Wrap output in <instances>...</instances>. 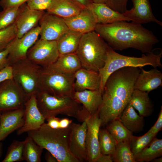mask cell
Masks as SVG:
<instances>
[{
	"label": "cell",
	"instance_id": "obj_8",
	"mask_svg": "<svg viewBox=\"0 0 162 162\" xmlns=\"http://www.w3.org/2000/svg\"><path fill=\"white\" fill-rule=\"evenodd\" d=\"M13 79L24 92L28 98L39 91L42 67L27 58L17 61L10 65Z\"/></svg>",
	"mask_w": 162,
	"mask_h": 162
},
{
	"label": "cell",
	"instance_id": "obj_17",
	"mask_svg": "<svg viewBox=\"0 0 162 162\" xmlns=\"http://www.w3.org/2000/svg\"><path fill=\"white\" fill-rule=\"evenodd\" d=\"M132 1L133 7L123 13L130 21L141 24L154 22L162 26V22L153 15L149 0H132Z\"/></svg>",
	"mask_w": 162,
	"mask_h": 162
},
{
	"label": "cell",
	"instance_id": "obj_1",
	"mask_svg": "<svg viewBox=\"0 0 162 162\" xmlns=\"http://www.w3.org/2000/svg\"><path fill=\"white\" fill-rule=\"evenodd\" d=\"M140 71L139 68L125 67L116 70L108 77L102 94V103L98 111L101 126L119 117L129 102Z\"/></svg>",
	"mask_w": 162,
	"mask_h": 162
},
{
	"label": "cell",
	"instance_id": "obj_29",
	"mask_svg": "<svg viewBox=\"0 0 162 162\" xmlns=\"http://www.w3.org/2000/svg\"><path fill=\"white\" fill-rule=\"evenodd\" d=\"M162 155V140L154 137L142 151L134 155L136 162H149Z\"/></svg>",
	"mask_w": 162,
	"mask_h": 162
},
{
	"label": "cell",
	"instance_id": "obj_19",
	"mask_svg": "<svg viewBox=\"0 0 162 162\" xmlns=\"http://www.w3.org/2000/svg\"><path fill=\"white\" fill-rule=\"evenodd\" d=\"M64 19L69 29L82 34L94 30L98 24L93 14L87 7L76 15Z\"/></svg>",
	"mask_w": 162,
	"mask_h": 162
},
{
	"label": "cell",
	"instance_id": "obj_25",
	"mask_svg": "<svg viewBox=\"0 0 162 162\" xmlns=\"http://www.w3.org/2000/svg\"><path fill=\"white\" fill-rule=\"evenodd\" d=\"M143 117L138 115L129 103L119 118L124 126L133 133L141 131L144 125Z\"/></svg>",
	"mask_w": 162,
	"mask_h": 162
},
{
	"label": "cell",
	"instance_id": "obj_28",
	"mask_svg": "<svg viewBox=\"0 0 162 162\" xmlns=\"http://www.w3.org/2000/svg\"><path fill=\"white\" fill-rule=\"evenodd\" d=\"M50 66L67 74H74L82 68L80 61L76 53L60 55L56 61Z\"/></svg>",
	"mask_w": 162,
	"mask_h": 162
},
{
	"label": "cell",
	"instance_id": "obj_48",
	"mask_svg": "<svg viewBox=\"0 0 162 162\" xmlns=\"http://www.w3.org/2000/svg\"><path fill=\"white\" fill-rule=\"evenodd\" d=\"M84 7H87L92 3L90 0H71Z\"/></svg>",
	"mask_w": 162,
	"mask_h": 162
},
{
	"label": "cell",
	"instance_id": "obj_38",
	"mask_svg": "<svg viewBox=\"0 0 162 162\" xmlns=\"http://www.w3.org/2000/svg\"><path fill=\"white\" fill-rule=\"evenodd\" d=\"M52 0H28L26 3L31 9L36 10H47Z\"/></svg>",
	"mask_w": 162,
	"mask_h": 162
},
{
	"label": "cell",
	"instance_id": "obj_47",
	"mask_svg": "<svg viewBox=\"0 0 162 162\" xmlns=\"http://www.w3.org/2000/svg\"><path fill=\"white\" fill-rule=\"evenodd\" d=\"M44 158L47 162H58L56 157L47 151L45 154Z\"/></svg>",
	"mask_w": 162,
	"mask_h": 162
},
{
	"label": "cell",
	"instance_id": "obj_15",
	"mask_svg": "<svg viewBox=\"0 0 162 162\" xmlns=\"http://www.w3.org/2000/svg\"><path fill=\"white\" fill-rule=\"evenodd\" d=\"M44 10L30 9L26 2L20 7L19 11L15 22L17 30L16 37L20 38L25 34L38 26L45 13Z\"/></svg>",
	"mask_w": 162,
	"mask_h": 162
},
{
	"label": "cell",
	"instance_id": "obj_35",
	"mask_svg": "<svg viewBox=\"0 0 162 162\" xmlns=\"http://www.w3.org/2000/svg\"><path fill=\"white\" fill-rule=\"evenodd\" d=\"M156 134H153L147 132L144 135L136 136L133 135L129 140L130 148L134 155L142 151L155 137Z\"/></svg>",
	"mask_w": 162,
	"mask_h": 162
},
{
	"label": "cell",
	"instance_id": "obj_11",
	"mask_svg": "<svg viewBox=\"0 0 162 162\" xmlns=\"http://www.w3.org/2000/svg\"><path fill=\"white\" fill-rule=\"evenodd\" d=\"M87 129L86 121L81 124L72 122L69 141V148L71 154L79 162L88 161L86 136Z\"/></svg>",
	"mask_w": 162,
	"mask_h": 162
},
{
	"label": "cell",
	"instance_id": "obj_20",
	"mask_svg": "<svg viewBox=\"0 0 162 162\" xmlns=\"http://www.w3.org/2000/svg\"><path fill=\"white\" fill-rule=\"evenodd\" d=\"M87 7L93 14L97 24H108L120 21H130L123 13L113 10L106 4L92 2Z\"/></svg>",
	"mask_w": 162,
	"mask_h": 162
},
{
	"label": "cell",
	"instance_id": "obj_30",
	"mask_svg": "<svg viewBox=\"0 0 162 162\" xmlns=\"http://www.w3.org/2000/svg\"><path fill=\"white\" fill-rule=\"evenodd\" d=\"M44 149L28 136L25 140L23 152V160L27 162H40Z\"/></svg>",
	"mask_w": 162,
	"mask_h": 162
},
{
	"label": "cell",
	"instance_id": "obj_52",
	"mask_svg": "<svg viewBox=\"0 0 162 162\" xmlns=\"http://www.w3.org/2000/svg\"><path fill=\"white\" fill-rule=\"evenodd\" d=\"M1 112L0 111V114H1Z\"/></svg>",
	"mask_w": 162,
	"mask_h": 162
},
{
	"label": "cell",
	"instance_id": "obj_10",
	"mask_svg": "<svg viewBox=\"0 0 162 162\" xmlns=\"http://www.w3.org/2000/svg\"><path fill=\"white\" fill-rule=\"evenodd\" d=\"M59 55L56 41L40 38L28 50L26 57L36 64L45 67L54 63Z\"/></svg>",
	"mask_w": 162,
	"mask_h": 162
},
{
	"label": "cell",
	"instance_id": "obj_3",
	"mask_svg": "<svg viewBox=\"0 0 162 162\" xmlns=\"http://www.w3.org/2000/svg\"><path fill=\"white\" fill-rule=\"evenodd\" d=\"M70 129V124L66 128L54 129L44 122L38 129L27 133L37 144L55 156L58 162H79L69 149Z\"/></svg>",
	"mask_w": 162,
	"mask_h": 162
},
{
	"label": "cell",
	"instance_id": "obj_40",
	"mask_svg": "<svg viewBox=\"0 0 162 162\" xmlns=\"http://www.w3.org/2000/svg\"><path fill=\"white\" fill-rule=\"evenodd\" d=\"M12 42L5 49L0 52V71L10 65L8 56L12 48Z\"/></svg>",
	"mask_w": 162,
	"mask_h": 162
},
{
	"label": "cell",
	"instance_id": "obj_6",
	"mask_svg": "<svg viewBox=\"0 0 162 162\" xmlns=\"http://www.w3.org/2000/svg\"><path fill=\"white\" fill-rule=\"evenodd\" d=\"M35 96L38 108L45 120L62 115L79 121L82 106L73 98L57 97L42 91H39Z\"/></svg>",
	"mask_w": 162,
	"mask_h": 162
},
{
	"label": "cell",
	"instance_id": "obj_7",
	"mask_svg": "<svg viewBox=\"0 0 162 162\" xmlns=\"http://www.w3.org/2000/svg\"><path fill=\"white\" fill-rule=\"evenodd\" d=\"M74 81V74L62 73L50 66L42 67L39 91L57 97L73 98Z\"/></svg>",
	"mask_w": 162,
	"mask_h": 162
},
{
	"label": "cell",
	"instance_id": "obj_42",
	"mask_svg": "<svg viewBox=\"0 0 162 162\" xmlns=\"http://www.w3.org/2000/svg\"><path fill=\"white\" fill-rule=\"evenodd\" d=\"M13 79L12 70L10 65L0 71V83L5 80Z\"/></svg>",
	"mask_w": 162,
	"mask_h": 162
},
{
	"label": "cell",
	"instance_id": "obj_45",
	"mask_svg": "<svg viewBox=\"0 0 162 162\" xmlns=\"http://www.w3.org/2000/svg\"><path fill=\"white\" fill-rule=\"evenodd\" d=\"M113 162L111 155H106L100 154L96 162Z\"/></svg>",
	"mask_w": 162,
	"mask_h": 162
},
{
	"label": "cell",
	"instance_id": "obj_39",
	"mask_svg": "<svg viewBox=\"0 0 162 162\" xmlns=\"http://www.w3.org/2000/svg\"><path fill=\"white\" fill-rule=\"evenodd\" d=\"M128 0H107L106 4L113 10L123 13L127 10Z\"/></svg>",
	"mask_w": 162,
	"mask_h": 162
},
{
	"label": "cell",
	"instance_id": "obj_31",
	"mask_svg": "<svg viewBox=\"0 0 162 162\" xmlns=\"http://www.w3.org/2000/svg\"><path fill=\"white\" fill-rule=\"evenodd\" d=\"M106 125V130L117 142L129 140L133 135V133L124 126L119 118L112 120Z\"/></svg>",
	"mask_w": 162,
	"mask_h": 162
},
{
	"label": "cell",
	"instance_id": "obj_36",
	"mask_svg": "<svg viewBox=\"0 0 162 162\" xmlns=\"http://www.w3.org/2000/svg\"><path fill=\"white\" fill-rule=\"evenodd\" d=\"M19 7L3 9L0 12V31L14 24L18 14Z\"/></svg>",
	"mask_w": 162,
	"mask_h": 162
},
{
	"label": "cell",
	"instance_id": "obj_44",
	"mask_svg": "<svg viewBox=\"0 0 162 162\" xmlns=\"http://www.w3.org/2000/svg\"><path fill=\"white\" fill-rule=\"evenodd\" d=\"M60 119L56 116L52 117L47 119V124L51 128L54 129L59 128V122Z\"/></svg>",
	"mask_w": 162,
	"mask_h": 162
},
{
	"label": "cell",
	"instance_id": "obj_18",
	"mask_svg": "<svg viewBox=\"0 0 162 162\" xmlns=\"http://www.w3.org/2000/svg\"><path fill=\"white\" fill-rule=\"evenodd\" d=\"M24 111L25 108L1 112L0 115V142L23 125Z\"/></svg>",
	"mask_w": 162,
	"mask_h": 162
},
{
	"label": "cell",
	"instance_id": "obj_26",
	"mask_svg": "<svg viewBox=\"0 0 162 162\" xmlns=\"http://www.w3.org/2000/svg\"><path fill=\"white\" fill-rule=\"evenodd\" d=\"M148 92L134 89L129 103L144 117L149 116L153 111V106Z\"/></svg>",
	"mask_w": 162,
	"mask_h": 162
},
{
	"label": "cell",
	"instance_id": "obj_27",
	"mask_svg": "<svg viewBox=\"0 0 162 162\" xmlns=\"http://www.w3.org/2000/svg\"><path fill=\"white\" fill-rule=\"evenodd\" d=\"M83 34L69 30L56 41L60 55L76 53Z\"/></svg>",
	"mask_w": 162,
	"mask_h": 162
},
{
	"label": "cell",
	"instance_id": "obj_9",
	"mask_svg": "<svg viewBox=\"0 0 162 162\" xmlns=\"http://www.w3.org/2000/svg\"><path fill=\"white\" fill-rule=\"evenodd\" d=\"M28 98L13 79L0 83V111L25 108Z\"/></svg>",
	"mask_w": 162,
	"mask_h": 162
},
{
	"label": "cell",
	"instance_id": "obj_5",
	"mask_svg": "<svg viewBox=\"0 0 162 162\" xmlns=\"http://www.w3.org/2000/svg\"><path fill=\"white\" fill-rule=\"evenodd\" d=\"M108 46L94 30L83 34L76 53L82 68L98 72L105 64Z\"/></svg>",
	"mask_w": 162,
	"mask_h": 162
},
{
	"label": "cell",
	"instance_id": "obj_4",
	"mask_svg": "<svg viewBox=\"0 0 162 162\" xmlns=\"http://www.w3.org/2000/svg\"><path fill=\"white\" fill-rule=\"evenodd\" d=\"M162 57V51L156 54L152 50L146 55L143 54L140 57L125 56L116 52L109 46L105 64L98 71L100 79V90L102 93L107 78L116 70L125 67L141 68L148 65L152 66L154 68H161L162 67L161 62Z\"/></svg>",
	"mask_w": 162,
	"mask_h": 162
},
{
	"label": "cell",
	"instance_id": "obj_21",
	"mask_svg": "<svg viewBox=\"0 0 162 162\" xmlns=\"http://www.w3.org/2000/svg\"><path fill=\"white\" fill-rule=\"evenodd\" d=\"M74 77L75 91L100 90V79L98 72L82 68L74 74Z\"/></svg>",
	"mask_w": 162,
	"mask_h": 162
},
{
	"label": "cell",
	"instance_id": "obj_22",
	"mask_svg": "<svg viewBox=\"0 0 162 162\" xmlns=\"http://www.w3.org/2000/svg\"><path fill=\"white\" fill-rule=\"evenodd\" d=\"M136 81L134 89L149 93L162 85V73L157 68L146 71L142 68Z\"/></svg>",
	"mask_w": 162,
	"mask_h": 162
},
{
	"label": "cell",
	"instance_id": "obj_12",
	"mask_svg": "<svg viewBox=\"0 0 162 162\" xmlns=\"http://www.w3.org/2000/svg\"><path fill=\"white\" fill-rule=\"evenodd\" d=\"M39 23L40 28V38L50 41H57L69 30L64 19L45 12Z\"/></svg>",
	"mask_w": 162,
	"mask_h": 162
},
{
	"label": "cell",
	"instance_id": "obj_33",
	"mask_svg": "<svg viewBox=\"0 0 162 162\" xmlns=\"http://www.w3.org/2000/svg\"><path fill=\"white\" fill-rule=\"evenodd\" d=\"M99 141L101 154L113 155L117 142L106 129H100Z\"/></svg>",
	"mask_w": 162,
	"mask_h": 162
},
{
	"label": "cell",
	"instance_id": "obj_49",
	"mask_svg": "<svg viewBox=\"0 0 162 162\" xmlns=\"http://www.w3.org/2000/svg\"><path fill=\"white\" fill-rule=\"evenodd\" d=\"M92 2L95 3L106 4L107 0H90Z\"/></svg>",
	"mask_w": 162,
	"mask_h": 162
},
{
	"label": "cell",
	"instance_id": "obj_16",
	"mask_svg": "<svg viewBox=\"0 0 162 162\" xmlns=\"http://www.w3.org/2000/svg\"><path fill=\"white\" fill-rule=\"evenodd\" d=\"M23 117L24 124L17 131L18 135L38 129L45 122V119L38 107L35 94L32 95L27 100L25 105Z\"/></svg>",
	"mask_w": 162,
	"mask_h": 162
},
{
	"label": "cell",
	"instance_id": "obj_43",
	"mask_svg": "<svg viewBox=\"0 0 162 162\" xmlns=\"http://www.w3.org/2000/svg\"><path fill=\"white\" fill-rule=\"evenodd\" d=\"M162 128V106L159 114L158 118L154 125L152 127L148 132L153 134H157Z\"/></svg>",
	"mask_w": 162,
	"mask_h": 162
},
{
	"label": "cell",
	"instance_id": "obj_41",
	"mask_svg": "<svg viewBox=\"0 0 162 162\" xmlns=\"http://www.w3.org/2000/svg\"><path fill=\"white\" fill-rule=\"evenodd\" d=\"M28 0H0V6L3 9L19 7Z\"/></svg>",
	"mask_w": 162,
	"mask_h": 162
},
{
	"label": "cell",
	"instance_id": "obj_23",
	"mask_svg": "<svg viewBox=\"0 0 162 162\" xmlns=\"http://www.w3.org/2000/svg\"><path fill=\"white\" fill-rule=\"evenodd\" d=\"M73 98L81 104L90 115L98 111L102 101V93L100 90L75 91Z\"/></svg>",
	"mask_w": 162,
	"mask_h": 162
},
{
	"label": "cell",
	"instance_id": "obj_24",
	"mask_svg": "<svg viewBox=\"0 0 162 162\" xmlns=\"http://www.w3.org/2000/svg\"><path fill=\"white\" fill-rule=\"evenodd\" d=\"M84 7L71 0H52L46 10L64 19L76 15Z\"/></svg>",
	"mask_w": 162,
	"mask_h": 162
},
{
	"label": "cell",
	"instance_id": "obj_32",
	"mask_svg": "<svg viewBox=\"0 0 162 162\" xmlns=\"http://www.w3.org/2000/svg\"><path fill=\"white\" fill-rule=\"evenodd\" d=\"M112 157L115 162H136L129 140L117 142L114 153Z\"/></svg>",
	"mask_w": 162,
	"mask_h": 162
},
{
	"label": "cell",
	"instance_id": "obj_14",
	"mask_svg": "<svg viewBox=\"0 0 162 162\" xmlns=\"http://www.w3.org/2000/svg\"><path fill=\"white\" fill-rule=\"evenodd\" d=\"M40 28L39 26L32 29L20 38L13 40L11 49L8 55L10 65L13 63L26 58L27 52L38 39Z\"/></svg>",
	"mask_w": 162,
	"mask_h": 162
},
{
	"label": "cell",
	"instance_id": "obj_2",
	"mask_svg": "<svg viewBox=\"0 0 162 162\" xmlns=\"http://www.w3.org/2000/svg\"><path fill=\"white\" fill-rule=\"evenodd\" d=\"M94 31L114 50L132 48L147 53L159 41L152 31L133 22L98 24Z\"/></svg>",
	"mask_w": 162,
	"mask_h": 162
},
{
	"label": "cell",
	"instance_id": "obj_46",
	"mask_svg": "<svg viewBox=\"0 0 162 162\" xmlns=\"http://www.w3.org/2000/svg\"><path fill=\"white\" fill-rule=\"evenodd\" d=\"M72 122V120L68 118L60 119L59 122V128H64L68 127Z\"/></svg>",
	"mask_w": 162,
	"mask_h": 162
},
{
	"label": "cell",
	"instance_id": "obj_50",
	"mask_svg": "<svg viewBox=\"0 0 162 162\" xmlns=\"http://www.w3.org/2000/svg\"><path fill=\"white\" fill-rule=\"evenodd\" d=\"M3 153V145L0 142V158L2 157Z\"/></svg>",
	"mask_w": 162,
	"mask_h": 162
},
{
	"label": "cell",
	"instance_id": "obj_51",
	"mask_svg": "<svg viewBox=\"0 0 162 162\" xmlns=\"http://www.w3.org/2000/svg\"><path fill=\"white\" fill-rule=\"evenodd\" d=\"M153 162H162V157L159 158H156L152 160Z\"/></svg>",
	"mask_w": 162,
	"mask_h": 162
},
{
	"label": "cell",
	"instance_id": "obj_13",
	"mask_svg": "<svg viewBox=\"0 0 162 162\" xmlns=\"http://www.w3.org/2000/svg\"><path fill=\"white\" fill-rule=\"evenodd\" d=\"M87 129L86 142L88 155V161L96 162L101 154L99 141V134L101 121L98 111L90 115L85 120Z\"/></svg>",
	"mask_w": 162,
	"mask_h": 162
},
{
	"label": "cell",
	"instance_id": "obj_37",
	"mask_svg": "<svg viewBox=\"0 0 162 162\" xmlns=\"http://www.w3.org/2000/svg\"><path fill=\"white\" fill-rule=\"evenodd\" d=\"M17 36L15 23L0 31V52L5 49Z\"/></svg>",
	"mask_w": 162,
	"mask_h": 162
},
{
	"label": "cell",
	"instance_id": "obj_34",
	"mask_svg": "<svg viewBox=\"0 0 162 162\" xmlns=\"http://www.w3.org/2000/svg\"><path fill=\"white\" fill-rule=\"evenodd\" d=\"M25 140H14L8 148L6 154L2 162H15L23 161V149Z\"/></svg>",
	"mask_w": 162,
	"mask_h": 162
}]
</instances>
